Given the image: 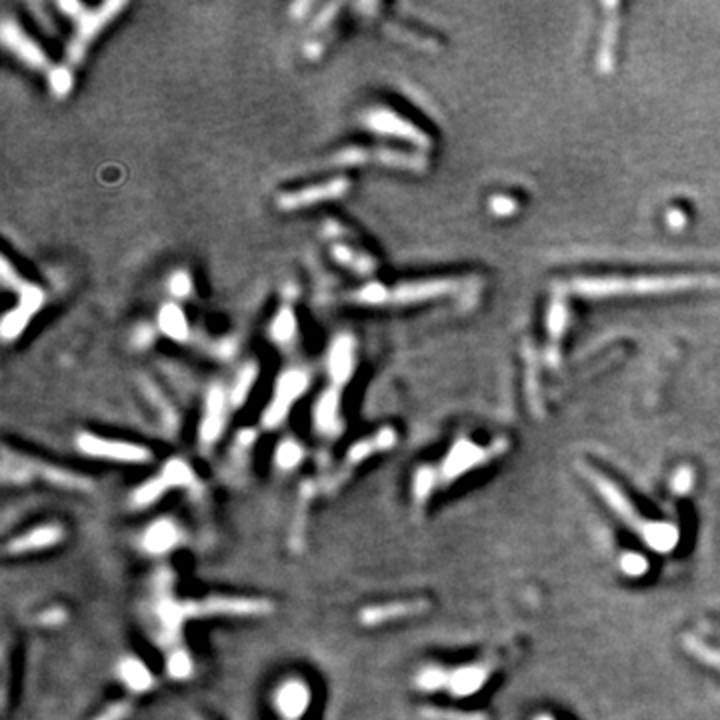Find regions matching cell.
<instances>
[{
	"label": "cell",
	"instance_id": "cell-1",
	"mask_svg": "<svg viewBox=\"0 0 720 720\" xmlns=\"http://www.w3.org/2000/svg\"><path fill=\"white\" fill-rule=\"evenodd\" d=\"M577 468L586 483L598 493V496L603 498L608 509L629 526V531H632L646 547L660 552V555H667V552H672L678 547L680 531L677 524L669 521H654L644 516L642 511L636 509L632 498L613 478L600 473L593 465L580 460V463H577Z\"/></svg>",
	"mask_w": 720,
	"mask_h": 720
},
{
	"label": "cell",
	"instance_id": "cell-2",
	"mask_svg": "<svg viewBox=\"0 0 720 720\" xmlns=\"http://www.w3.org/2000/svg\"><path fill=\"white\" fill-rule=\"evenodd\" d=\"M706 286H720V276H641V279H575L570 282V291L578 297L586 299H606L623 297V294H667L685 292Z\"/></svg>",
	"mask_w": 720,
	"mask_h": 720
},
{
	"label": "cell",
	"instance_id": "cell-3",
	"mask_svg": "<svg viewBox=\"0 0 720 720\" xmlns=\"http://www.w3.org/2000/svg\"><path fill=\"white\" fill-rule=\"evenodd\" d=\"M498 667L496 659H486L470 664H460L455 669L424 667L419 670L414 685L422 692H447L455 698L473 697L486 687Z\"/></svg>",
	"mask_w": 720,
	"mask_h": 720
},
{
	"label": "cell",
	"instance_id": "cell-4",
	"mask_svg": "<svg viewBox=\"0 0 720 720\" xmlns=\"http://www.w3.org/2000/svg\"><path fill=\"white\" fill-rule=\"evenodd\" d=\"M506 450H509V440L506 438H496L486 447H480L468 438L457 440L447 452V457L442 458L438 468H435L438 486L455 483L460 476L473 473L475 468L485 466L491 460L503 457Z\"/></svg>",
	"mask_w": 720,
	"mask_h": 720
},
{
	"label": "cell",
	"instance_id": "cell-5",
	"mask_svg": "<svg viewBox=\"0 0 720 720\" xmlns=\"http://www.w3.org/2000/svg\"><path fill=\"white\" fill-rule=\"evenodd\" d=\"M125 6L126 5L118 3V0H110V3H103L97 8H87L80 3H59L60 11L75 18L77 23L75 36H72V41L69 44V59L72 62L82 60L92 39H95V36L103 31Z\"/></svg>",
	"mask_w": 720,
	"mask_h": 720
},
{
	"label": "cell",
	"instance_id": "cell-6",
	"mask_svg": "<svg viewBox=\"0 0 720 720\" xmlns=\"http://www.w3.org/2000/svg\"><path fill=\"white\" fill-rule=\"evenodd\" d=\"M187 618H207V616H240L254 618L266 616L274 611V603L261 596H218L212 595L198 600H182Z\"/></svg>",
	"mask_w": 720,
	"mask_h": 720
},
{
	"label": "cell",
	"instance_id": "cell-7",
	"mask_svg": "<svg viewBox=\"0 0 720 720\" xmlns=\"http://www.w3.org/2000/svg\"><path fill=\"white\" fill-rule=\"evenodd\" d=\"M36 476L42 478L44 483H49V485H54L59 488H67V491H88L90 488L88 478L72 473V470L59 468L54 465H41V463H34V460H31V458H24L18 455H14L13 460L5 457V463H3L5 483L23 485V483H31V480Z\"/></svg>",
	"mask_w": 720,
	"mask_h": 720
},
{
	"label": "cell",
	"instance_id": "cell-8",
	"mask_svg": "<svg viewBox=\"0 0 720 720\" xmlns=\"http://www.w3.org/2000/svg\"><path fill=\"white\" fill-rule=\"evenodd\" d=\"M77 448L82 455L92 458L113 460L120 465H146L152 460V450L144 445L120 438H106L92 432H80L77 437Z\"/></svg>",
	"mask_w": 720,
	"mask_h": 720
},
{
	"label": "cell",
	"instance_id": "cell-9",
	"mask_svg": "<svg viewBox=\"0 0 720 720\" xmlns=\"http://www.w3.org/2000/svg\"><path fill=\"white\" fill-rule=\"evenodd\" d=\"M309 384L310 378L307 373L300 371V368H291V371H284L279 378H276L272 399L263 411V419H261L263 427L269 430L279 429L286 420V417H289L294 402L309 391Z\"/></svg>",
	"mask_w": 720,
	"mask_h": 720
},
{
	"label": "cell",
	"instance_id": "cell-10",
	"mask_svg": "<svg viewBox=\"0 0 720 720\" xmlns=\"http://www.w3.org/2000/svg\"><path fill=\"white\" fill-rule=\"evenodd\" d=\"M363 126L378 136L399 138V141L417 146V149H429L430 146V136L427 133L391 108L378 106L366 110L363 115Z\"/></svg>",
	"mask_w": 720,
	"mask_h": 720
},
{
	"label": "cell",
	"instance_id": "cell-11",
	"mask_svg": "<svg viewBox=\"0 0 720 720\" xmlns=\"http://www.w3.org/2000/svg\"><path fill=\"white\" fill-rule=\"evenodd\" d=\"M330 161L337 166H360L374 162L402 171H422L424 166H427V161H424L420 154H411L392 149H363V146H346V149L338 151L335 156H332Z\"/></svg>",
	"mask_w": 720,
	"mask_h": 720
},
{
	"label": "cell",
	"instance_id": "cell-12",
	"mask_svg": "<svg viewBox=\"0 0 720 720\" xmlns=\"http://www.w3.org/2000/svg\"><path fill=\"white\" fill-rule=\"evenodd\" d=\"M348 189H350V180L346 177H332L325 182L309 184V187H302L297 190H284L282 195H279V198H276V205H279V208L284 212L302 210L320 205V202L343 198Z\"/></svg>",
	"mask_w": 720,
	"mask_h": 720
},
{
	"label": "cell",
	"instance_id": "cell-13",
	"mask_svg": "<svg viewBox=\"0 0 720 720\" xmlns=\"http://www.w3.org/2000/svg\"><path fill=\"white\" fill-rule=\"evenodd\" d=\"M430 603L427 598H402V600H389V603H378L363 606L358 613V623L366 626V629H374V626H384L396 621H406V618L419 616L427 613Z\"/></svg>",
	"mask_w": 720,
	"mask_h": 720
},
{
	"label": "cell",
	"instance_id": "cell-14",
	"mask_svg": "<svg viewBox=\"0 0 720 720\" xmlns=\"http://www.w3.org/2000/svg\"><path fill=\"white\" fill-rule=\"evenodd\" d=\"M466 281L463 279H424V281H411L394 284L391 289L392 304H414V302H427L432 299L448 297V294H457L465 289Z\"/></svg>",
	"mask_w": 720,
	"mask_h": 720
},
{
	"label": "cell",
	"instance_id": "cell-15",
	"mask_svg": "<svg viewBox=\"0 0 720 720\" xmlns=\"http://www.w3.org/2000/svg\"><path fill=\"white\" fill-rule=\"evenodd\" d=\"M67 539V531L62 529L57 522L41 524L34 526V529L16 534L11 540H6L5 544V555L6 557H24V555H34V552H42L59 547V544Z\"/></svg>",
	"mask_w": 720,
	"mask_h": 720
},
{
	"label": "cell",
	"instance_id": "cell-16",
	"mask_svg": "<svg viewBox=\"0 0 720 720\" xmlns=\"http://www.w3.org/2000/svg\"><path fill=\"white\" fill-rule=\"evenodd\" d=\"M312 705V688L299 677L282 680L272 695V706L282 720H300Z\"/></svg>",
	"mask_w": 720,
	"mask_h": 720
},
{
	"label": "cell",
	"instance_id": "cell-17",
	"mask_svg": "<svg viewBox=\"0 0 720 720\" xmlns=\"http://www.w3.org/2000/svg\"><path fill=\"white\" fill-rule=\"evenodd\" d=\"M0 36H3V44L11 51L16 59H21L26 67L31 69H46L49 67V59L42 52V49L36 44L29 34L23 31V26L14 23L11 16H5L3 26H0Z\"/></svg>",
	"mask_w": 720,
	"mask_h": 720
},
{
	"label": "cell",
	"instance_id": "cell-18",
	"mask_svg": "<svg viewBox=\"0 0 720 720\" xmlns=\"http://www.w3.org/2000/svg\"><path fill=\"white\" fill-rule=\"evenodd\" d=\"M228 394L223 386H212L207 392L205 409H202V419L198 427V438L202 447H212L223 435L226 427V409H228Z\"/></svg>",
	"mask_w": 720,
	"mask_h": 720
},
{
	"label": "cell",
	"instance_id": "cell-19",
	"mask_svg": "<svg viewBox=\"0 0 720 720\" xmlns=\"http://www.w3.org/2000/svg\"><path fill=\"white\" fill-rule=\"evenodd\" d=\"M356 368V340L353 335H338L332 340L327 355V371L332 386L343 389Z\"/></svg>",
	"mask_w": 720,
	"mask_h": 720
},
{
	"label": "cell",
	"instance_id": "cell-20",
	"mask_svg": "<svg viewBox=\"0 0 720 720\" xmlns=\"http://www.w3.org/2000/svg\"><path fill=\"white\" fill-rule=\"evenodd\" d=\"M312 422L318 435L325 437H338L343 430V417H340V389L330 386V389L322 391L312 406Z\"/></svg>",
	"mask_w": 720,
	"mask_h": 720
},
{
	"label": "cell",
	"instance_id": "cell-21",
	"mask_svg": "<svg viewBox=\"0 0 720 720\" xmlns=\"http://www.w3.org/2000/svg\"><path fill=\"white\" fill-rule=\"evenodd\" d=\"M180 540H182L180 526L171 519H159L146 526L141 544H143V549L149 552V555L162 557L177 549Z\"/></svg>",
	"mask_w": 720,
	"mask_h": 720
},
{
	"label": "cell",
	"instance_id": "cell-22",
	"mask_svg": "<svg viewBox=\"0 0 720 720\" xmlns=\"http://www.w3.org/2000/svg\"><path fill=\"white\" fill-rule=\"evenodd\" d=\"M116 677L134 695H146L156 687L152 670L136 657H125L116 664Z\"/></svg>",
	"mask_w": 720,
	"mask_h": 720
},
{
	"label": "cell",
	"instance_id": "cell-23",
	"mask_svg": "<svg viewBox=\"0 0 720 720\" xmlns=\"http://www.w3.org/2000/svg\"><path fill=\"white\" fill-rule=\"evenodd\" d=\"M156 325H159V330L166 338L177 340V343H184L190 335L189 318L177 302L162 304L159 315H156Z\"/></svg>",
	"mask_w": 720,
	"mask_h": 720
},
{
	"label": "cell",
	"instance_id": "cell-24",
	"mask_svg": "<svg viewBox=\"0 0 720 720\" xmlns=\"http://www.w3.org/2000/svg\"><path fill=\"white\" fill-rule=\"evenodd\" d=\"M396 445V432L394 429H381L376 432L374 437L371 438H363L358 440L356 445L350 447L348 450V463H363L365 458L373 457L374 452H383V450H391Z\"/></svg>",
	"mask_w": 720,
	"mask_h": 720
},
{
	"label": "cell",
	"instance_id": "cell-25",
	"mask_svg": "<svg viewBox=\"0 0 720 720\" xmlns=\"http://www.w3.org/2000/svg\"><path fill=\"white\" fill-rule=\"evenodd\" d=\"M169 491H171V486L164 483V478L161 475H156V476L146 480V483H143L133 493V496H131L133 509H151L152 504L162 501L164 494Z\"/></svg>",
	"mask_w": 720,
	"mask_h": 720
},
{
	"label": "cell",
	"instance_id": "cell-26",
	"mask_svg": "<svg viewBox=\"0 0 720 720\" xmlns=\"http://www.w3.org/2000/svg\"><path fill=\"white\" fill-rule=\"evenodd\" d=\"M297 330H299V322H297V315H294V310L291 307H282L274 315L269 332L276 345L286 346V345H291L294 338H297Z\"/></svg>",
	"mask_w": 720,
	"mask_h": 720
},
{
	"label": "cell",
	"instance_id": "cell-27",
	"mask_svg": "<svg viewBox=\"0 0 720 720\" xmlns=\"http://www.w3.org/2000/svg\"><path fill=\"white\" fill-rule=\"evenodd\" d=\"M258 378V365L256 363H246L243 368H240V373L236 374L235 383H233V389H230L228 394V401L233 406H243L246 404L248 396L253 392V386Z\"/></svg>",
	"mask_w": 720,
	"mask_h": 720
},
{
	"label": "cell",
	"instance_id": "cell-28",
	"mask_svg": "<svg viewBox=\"0 0 720 720\" xmlns=\"http://www.w3.org/2000/svg\"><path fill=\"white\" fill-rule=\"evenodd\" d=\"M159 475L164 478V483L169 485L171 488H190V486H195V483H197L195 470H192L180 458L166 460Z\"/></svg>",
	"mask_w": 720,
	"mask_h": 720
},
{
	"label": "cell",
	"instance_id": "cell-29",
	"mask_svg": "<svg viewBox=\"0 0 720 720\" xmlns=\"http://www.w3.org/2000/svg\"><path fill=\"white\" fill-rule=\"evenodd\" d=\"M332 258H335V261L343 266H346V269H353L358 274H371L376 266L371 254H360L346 245L332 246Z\"/></svg>",
	"mask_w": 720,
	"mask_h": 720
},
{
	"label": "cell",
	"instance_id": "cell-30",
	"mask_svg": "<svg viewBox=\"0 0 720 720\" xmlns=\"http://www.w3.org/2000/svg\"><path fill=\"white\" fill-rule=\"evenodd\" d=\"M438 488V478L435 466H420L412 476V501L417 504H424L430 501Z\"/></svg>",
	"mask_w": 720,
	"mask_h": 720
},
{
	"label": "cell",
	"instance_id": "cell-31",
	"mask_svg": "<svg viewBox=\"0 0 720 720\" xmlns=\"http://www.w3.org/2000/svg\"><path fill=\"white\" fill-rule=\"evenodd\" d=\"M302 460H304V448L292 438H284L282 442H279V447L274 450V465L284 470V473L300 466Z\"/></svg>",
	"mask_w": 720,
	"mask_h": 720
},
{
	"label": "cell",
	"instance_id": "cell-32",
	"mask_svg": "<svg viewBox=\"0 0 720 720\" xmlns=\"http://www.w3.org/2000/svg\"><path fill=\"white\" fill-rule=\"evenodd\" d=\"M13 291L18 292V309L26 310L31 317H34L36 312H39V310L42 309V304H44V292H42L36 284L24 282V281L21 279V281H18V282L13 286Z\"/></svg>",
	"mask_w": 720,
	"mask_h": 720
},
{
	"label": "cell",
	"instance_id": "cell-33",
	"mask_svg": "<svg viewBox=\"0 0 720 720\" xmlns=\"http://www.w3.org/2000/svg\"><path fill=\"white\" fill-rule=\"evenodd\" d=\"M616 16L611 14V18L606 21L605 26V34H603V44H600V52H598V67L603 72H611L613 70V62H614V41H616Z\"/></svg>",
	"mask_w": 720,
	"mask_h": 720
},
{
	"label": "cell",
	"instance_id": "cell-34",
	"mask_svg": "<svg viewBox=\"0 0 720 720\" xmlns=\"http://www.w3.org/2000/svg\"><path fill=\"white\" fill-rule=\"evenodd\" d=\"M32 317L29 315V312L26 310H23V309H13V310H8L6 315L3 317V338L6 340V343H11V340H16L18 337L23 335V330L26 328V325H29V320H31Z\"/></svg>",
	"mask_w": 720,
	"mask_h": 720
},
{
	"label": "cell",
	"instance_id": "cell-35",
	"mask_svg": "<svg viewBox=\"0 0 720 720\" xmlns=\"http://www.w3.org/2000/svg\"><path fill=\"white\" fill-rule=\"evenodd\" d=\"M192 670H195V662H192L190 654L182 649L172 651L169 654V659H166V672H169V677L174 680H184L192 675Z\"/></svg>",
	"mask_w": 720,
	"mask_h": 720
},
{
	"label": "cell",
	"instance_id": "cell-36",
	"mask_svg": "<svg viewBox=\"0 0 720 720\" xmlns=\"http://www.w3.org/2000/svg\"><path fill=\"white\" fill-rule=\"evenodd\" d=\"M353 299L360 304H371V307H378V304L389 302L391 299V289L381 282H368L353 294Z\"/></svg>",
	"mask_w": 720,
	"mask_h": 720
},
{
	"label": "cell",
	"instance_id": "cell-37",
	"mask_svg": "<svg viewBox=\"0 0 720 720\" xmlns=\"http://www.w3.org/2000/svg\"><path fill=\"white\" fill-rule=\"evenodd\" d=\"M422 716L427 720H486V716L480 713H465V710L440 708V706L424 708Z\"/></svg>",
	"mask_w": 720,
	"mask_h": 720
},
{
	"label": "cell",
	"instance_id": "cell-38",
	"mask_svg": "<svg viewBox=\"0 0 720 720\" xmlns=\"http://www.w3.org/2000/svg\"><path fill=\"white\" fill-rule=\"evenodd\" d=\"M75 85L72 72L67 67H52L49 72V87L57 97H67Z\"/></svg>",
	"mask_w": 720,
	"mask_h": 720
},
{
	"label": "cell",
	"instance_id": "cell-39",
	"mask_svg": "<svg viewBox=\"0 0 720 720\" xmlns=\"http://www.w3.org/2000/svg\"><path fill=\"white\" fill-rule=\"evenodd\" d=\"M192 279L187 271H177L174 272L171 279H169V292L172 294L177 300L182 299H189L192 294Z\"/></svg>",
	"mask_w": 720,
	"mask_h": 720
},
{
	"label": "cell",
	"instance_id": "cell-40",
	"mask_svg": "<svg viewBox=\"0 0 720 720\" xmlns=\"http://www.w3.org/2000/svg\"><path fill=\"white\" fill-rule=\"evenodd\" d=\"M567 322H568L567 304L560 302V300H555V302H552V307H550V312H549V330H550V335L555 337V338H558V335H562V330H565Z\"/></svg>",
	"mask_w": 720,
	"mask_h": 720
},
{
	"label": "cell",
	"instance_id": "cell-41",
	"mask_svg": "<svg viewBox=\"0 0 720 720\" xmlns=\"http://www.w3.org/2000/svg\"><path fill=\"white\" fill-rule=\"evenodd\" d=\"M131 715H133L131 700H116V703L108 705L103 713L97 715L95 720H126Z\"/></svg>",
	"mask_w": 720,
	"mask_h": 720
},
{
	"label": "cell",
	"instance_id": "cell-42",
	"mask_svg": "<svg viewBox=\"0 0 720 720\" xmlns=\"http://www.w3.org/2000/svg\"><path fill=\"white\" fill-rule=\"evenodd\" d=\"M621 568L629 577H642L644 572L649 570V562H646L644 557L634 555V552H629V555H624L621 558Z\"/></svg>",
	"mask_w": 720,
	"mask_h": 720
},
{
	"label": "cell",
	"instance_id": "cell-43",
	"mask_svg": "<svg viewBox=\"0 0 720 720\" xmlns=\"http://www.w3.org/2000/svg\"><path fill=\"white\" fill-rule=\"evenodd\" d=\"M488 207H491V212L496 217H509L516 210V200L511 198V197L498 195V197L491 198V202H488Z\"/></svg>",
	"mask_w": 720,
	"mask_h": 720
},
{
	"label": "cell",
	"instance_id": "cell-44",
	"mask_svg": "<svg viewBox=\"0 0 720 720\" xmlns=\"http://www.w3.org/2000/svg\"><path fill=\"white\" fill-rule=\"evenodd\" d=\"M64 618H67V613L62 611V608H51V611H46L44 614H41L39 621L44 626H52V624H60L64 623Z\"/></svg>",
	"mask_w": 720,
	"mask_h": 720
},
{
	"label": "cell",
	"instance_id": "cell-45",
	"mask_svg": "<svg viewBox=\"0 0 720 720\" xmlns=\"http://www.w3.org/2000/svg\"><path fill=\"white\" fill-rule=\"evenodd\" d=\"M667 220H669V226H670V228H682V226H685V223H687V217L682 215V212H680L678 208H672V210L669 212Z\"/></svg>",
	"mask_w": 720,
	"mask_h": 720
},
{
	"label": "cell",
	"instance_id": "cell-46",
	"mask_svg": "<svg viewBox=\"0 0 720 720\" xmlns=\"http://www.w3.org/2000/svg\"><path fill=\"white\" fill-rule=\"evenodd\" d=\"M152 340V330L149 327H141L134 332V343L138 346H146Z\"/></svg>",
	"mask_w": 720,
	"mask_h": 720
},
{
	"label": "cell",
	"instance_id": "cell-47",
	"mask_svg": "<svg viewBox=\"0 0 720 720\" xmlns=\"http://www.w3.org/2000/svg\"><path fill=\"white\" fill-rule=\"evenodd\" d=\"M312 5L310 3H299V5H292L291 6V11H292V14L297 16V18H302V14H307L309 13V8H310Z\"/></svg>",
	"mask_w": 720,
	"mask_h": 720
},
{
	"label": "cell",
	"instance_id": "cell-48",
	"mask_svg": "<svg viewBox=\"0 0 720 720\" xmlns=\"http://www.w3.org/2000/svg\"><path fill=\"white\" fill-rule=\"evenodd\" d=\"M320 49H322L320 44L312 42V44H309V46H307V49H304V52H307V57H310V59H317L318 54H320Z\"/></svg>",
	"mask_w": 720,
	"mask_h": 720
},
{
	"label": "cell",
	"instance_id": "cell-49",
	"mask_svg": "<svg viewBox=\"0 0 720 720\" xmlns=\"http://www.w3.org/2000/svg\"><path fill=\"white\" fill-rule=\"evenodd\" d=\"M534 720H555V718H552L550 715H539Z\"/></svg>",
	"mask_w": 720,
	"mask_h": 720
},
{
	"label": "cell",
	"instance_id": "cell-50",
	"mask_svg": "<svg viewBox=\"0 0 720 720\" xmlns=\"http://www.w3.org/2000/svg\"><path fill=\"white\" fill-rule=\"evenodd\" d=\"M197 720H202V718H197Z\"/></svg>",
	"mask_w": 720,
	"mask_h": 720
}]
</instances>
